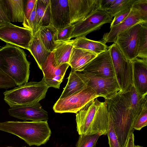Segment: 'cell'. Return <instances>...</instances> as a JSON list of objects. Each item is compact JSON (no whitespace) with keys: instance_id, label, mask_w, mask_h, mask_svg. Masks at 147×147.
I'll use <instances>...</instances> for the list:
<instances>
[{"instance_id":"4dcf8cb0","label":"cell","mask_w":147,"mask_h":147,"mask_svg":"<svg viewBox=\"0 0 147 147\" xmlns=\"http://www.w3.org/2000/svg\"><path fill=\"white\" fill-rule=\"evenodd\" d=\"M108 139L109 147H121L113 127L111 119L109 117L107 134Z\"/></svg>"},{"instance_id":"d6a6232c","label":"cell","mask_w":147,"mask_h":147,"mask_svg":"<svg viewBox=\"0 0 147 147\" xmlns=\"http://www.w3.org/2000/svg\"><path fill=\"white\" fill-rule=\"evenodd\" d=\"M131 7L138 11L144 19L147 21V0H135Z\"/></svg>"},{"instance_id":"603a6c76","label":"cell","mask_w":147,"mask_h":147,"mask_svg":"<svg viewBox=\"0 0 147 147\" xmlns=\"http://www.w3.org/2000/svg\"><path fill=\"white\" fill-rule=\"evenodd\" d=\"M28 51L36 61L40 69L51 53L45 47L37 33L33 36Z\"/></svg>"},{"instance_id":"f1b7e54d","label":"cell","mask_w":147,"mask_h":147,"mask_svg":"<svg viewBox=\"0 0 147 147\" xmlns=\"http://www.w3.org/2000/svg\"><path fill=\"white\" fill-rule=\"evenodd\" d=\"M100 136V134L80 135L76 147H96L97 141Z\"/></svg>"},{"instance_id":"1f68e13d","label":"cell","mask_w":147,"mask_h":147,"mask_svg":"<svg viewBox=\"0 0 147 147\" xmlns=\"http://www.w3.org/2000/svg\"><path fill=\"white\" fill-rule=\"evenodd\" d=\"M147 125V106L143 108L136 119L134 126V130L140 131Z\"/></svg>"},{"instance_id":"2e32d148","label":"cell","mask_w":147,"mask_h":147,"mask_svg":"<svg viewBox=\"0 0 147 147\" xmlns=\"http://www.w3.org/2000/svg\"><path fill=\"white\" fill-rule=\"evenodd\" d=\"M51 24L57 30L70 24L68 0H50Z\"/></svg>"},{"instance_id":"836d02e7","label":"cell","mask_w":147,"mask_h":147,"mask_svg":"<svg viewBox=\"0 0 147 147\" xmlns=\"http://www.w3.org/2000/svg\"><path fill=\"white\" fill-rule=\"evenodd\" d=\"M131 7L125 9L117 13L114 17L111 23L110 28L117 25L123 21L128 16Z\"/></svg>"},{"instance_id":"d590c367","label":"cell","mask_w":147,"mask_h":147,"mask_svg":"<svg viewBox=\"0 0 147 147\" xmlns=\"http://www.w3.org/2000/svg\"><path fill=\"white\" fill-rule=\"evenodd\" d=\"M37 0H26L24 13V20L22 25L25 28L27 22L33 10L36 2Z\"/></svg>"},{"instance_id":"484cf974","label":"cell","mask_w":147,"mask_h":147,"mask_svg":"<svg viewBox=\"0 0 147 147\" xmlns=\"http://www.w3.org/2000/svg\"><path fill=\"white\" fill-rule=\"evenodd\" d=\"M73 47V46L69 41L59 42L52 52L53 54L55 67H58L64 63H69Z\"/></svg>"},{"instance_id":"52a82bcc","label":"cell","mask_w":147,"mask_h":147,"mask_svg":"<svg viewBox=\"0 0 147 147\" xmlns=\"http://www.w3.org/2000/svg\"><path fill=\"white\" fill-rule=\"evenodd\" d=\"M95 92L87 86L79 92L63 98H59L53 106L57 113H76L91 100L97 98Z\"/></svg>"},{"instance_id":"4316f807","label":"cell","mask_w":147,"mask_h":147,"mask_svg":"<svg viewBox=\"0 0 147 147\" xmlns=\"http://www.w3.org/2000/svg\"><path fill=\"white\" fill-rule=\"evenodd\" d=\"M137 58L147 59V22L143 23L138 35Z\"/></svg>"},{"instance_id":"83f0119b","label":"cell","mask_w":147,"mask_h":147,"mask_svg":"<svg viewBox=\"0 0 147 147\" xmlns=\"http://www.w3.org/2000/svg\"><path fill=\"white\" fill-rule=\"evenodd\" d=\"M135 0H115L107 11L113 18L123 10L131 7Z\"/></svg>"},{"instance_id":"e575fe53","label":"cell","mask_w":147,"mask_h":147,"mask_svg":"<svg viewBox=\"0 0 147 147\" xmlns=\"http://www.w3.org/2000/svg\"><path fill=\"white\" fill-rule=\"evenodd\" d=\"M16 86L14 82L0 69V89H7Z\"/></svg>"},{"instance_id":"3957f363","label":"cell","mask_w":147,"mask_h":147,"mask_svg":"<svg viewBox=\"0 0 147 147\" xmlns=\"http://www.w3.org/2000/svg\"><path fill=\"white\" fill-rule=\"evenodd\" d=\"M20 47L7 44L0 49V69L14 82L16 86L28 82L30 63Z\"/></svg>"},{"instance_id":"cb8c5ba5","label":"cell","mask_w":147,"mask_h":147,"mask_svg":"<svg viewBox=\"0 0 147 147\" xmlns=\"http://www.w3.org/2000/svg\"><path fill=\"white\" fill-rule=\"evenodd\" d=\"M10 22H23L26 0H3Z\"/></svg>"},{"instance_id":"7a4b0ae2","label":"cell","mask_w":147,"mask_h":147,"mask_svg":"<svg viewBox=\"0 0 147 147\" xmlns=\"http://www.w3.org/2000/svg\"><path fill=\"white\" fill-rule=\"evenodd\" d=\"M76 114L77 131L79 135L107 134L110 115L105 102L94 99Z\"/></svg>"},{"instance_id":"7402d4cb","label":"cell","mask_w":147,"mask_h":147,"mask_svg":"<svg viewBox=\"0 0 147 147\" xmlns=\"http://www.w3.org/2000/svg\"><path fill=\"white\" fill-rule=\"evenodd\" d=\"M36 16L37 32L41 27L52 25L50 0H37Z\"/></svg>"},{"instance_id":"7bdbcfd3","label":"cell","mask_w":147,"mask_h":147,"mask_svg":"<svg viewBox=\"0 0 147 147\" xmlns=\"http://www.w3.org/2000/svg\"><path fill=\"white\" fill-rule=\"evenodd\" d=\"M7 147H9V146H7Z\"/></svg>"},{"instance_id":"30bf717a","label":"cell","mask_w":147,"mask_h":147,"mask_svg":"<svg viewBox=\"0 0 147 147\" xmlns=\"http://www.w3.org/2000/svg\"><path fill=\"white\" fill-rule=\"evenodd\" d=\"M143 23L136 24L119 34L115 42L126 58L130 61L137 58L139 32Z\"/></svg>"},{"instance_id":"ffe728a7","label":"cell","mask_w":147,"mask_h":147,"mask_svg":"<svg viewBox=\"0 0 147 147\" xmlns=\"http://www.w3.org/2000/svg\"><path fill=\"white\" fill-rule=\"evenodd\" d=\"M97 55L89 51L73 47L69 64L71 69L82 71L86 66Z\"/></svg>"},{"instance_id":"6da1fadb","label":"cell","mask_w":147,"mask_h":147,"mask_svg":"<svg viewBox=\"0 0 147 147\" xmlns=\"http://www.w3.org/2000/svg\"><path fill=\"white\" fill-rule=\"evenodd\" d=\"M105 102L120 145L125 147L134 131L136 119L147 106V95L140 94L132 84L127 90L119 91L105 98Z\"/></svg>"},{"instance_id":"8fae6325","label":"cell","mask_w":147,"mask_h":147,"mask_svg":"<svg viewBox=\"0 0 147 147\" xmlns=\"http://www.w3.org/2000/svg\"><path fill=\"white\" fill-rule=\"evenodd\" d=\"M82 71L102 78L115 77L109 49L98 55L86 66Z\"/></svg>"},{"instance_id":"ba28073f","label":"cell","mask_w":147,"mask_h":147,"mask_svg":"<svg viewBox=\"0 0 147 147\" xmlns=\"http://www.w3.org/2000/svg\"><path fill=\"white\" fill-rule=\"evenodd\" d=\"M113 19L107 11L96 9L85 19L73 24L74 28L70 38L86 37L88 34L99 30L104 24L111 23Z\"/></svg>"},{"instance_id":"5bb4252c","label":"cell","mask_w":147,"mask_h":147,"mask_svg":"<svg viewBox=\"0 0 147 147\" xmlns=\"http://www.w3.org/2000/svg\"><path fill=\"white\" fill-rule=\"evenodd\" d=\"M8 112L11 116L25 121H46L48 119L47 112L42 108L39 102L11 108Z\"/></svg>"},{"instance_id":"ee69618b","label":"cell","mask_w":147,"mask_h":147,"mask_svg":"<svg viewBox=\"0 0 147 147\" xmlns=\"http://www.w3.org/2000/svg\"><path fill=\"white\" fill-rule=\"evenodd\" d=\"M9 147H10V146H9Z\"/></svg>"},{"instance_id":"7c38bea8","label":"cell","mask_w":147,"mask_h":147,"mask_svg":"<svg viewBox=\"0 0 147 147\" xmlns=\"http://www.w3.org/2000/svg\"><path fill=\"white\" fill-rule=\"evenodd\" d=\"M83 72L88 79V86L94 90L98 97L108 98L121 91L115 77L102 78L87 72Z\"/></svg>"},{"instance_id":"f35d334b","label":"cell","mask_w":147,"mask_h":147,"mask_svg":"<svg viewBox=\"0 0 147 147\" xmlns=\"http://www.w3.org/2000/svg\"><path fill=\"white\" fill-rule=\"evenodd\" d=\"M115 0H98L97 9L107 11Z\"/></svg>"},{"instance_id":"9c48e42d","label":"cell","mask_w":147,"mask_h":147,"mask_svg":"<svg viewBox=\"0 0 147 147\" xmlns=\"http://www.w3.org/2000/svg\"><path fill=\"white\" fill-rule=\"evenodd\" d=\"M32 31L9 23L0 26V39L28 50L33 38Z\"/></svg>"},{"instance_id":"4fadbf2b","label":"cell","mask_w":147,"mask_h":147,"mask_svg":"<svg viewBox=\"0 0 147 147\" xmlns=\"http://www.w3.org/2000/svg\"><path fill=\"white\" fill-rule=\"evenodd\" d=\"M69 66V63H66L58 67H55L53 53H51L42 65L41 70L43 74V78L49 88H59L60 84Z\"/></svg>"},{"instance_id":"60d3db41","label":"cell","mask_w":147,"mask_h":147,"mask_svg":"<svg viewBox=\"0 0 147 147\" xmlns=\"http://www.w3.org/2000/svg\"><path fill=\"white\" fill-rule=\"evenodd\" d=\"M134 147H144L143 146H141L139 145H135Z\"/></svg>"},{"instance_id":"e0dca14e","label":"cell","mask_w":147,"mask_h":147,"mask_svg":"<svg viewBox=\"0 0 147 147\" xmlns=\"http://www.w3.org/2000/svg\"><path fill=\"white\" fill-rule=\"evenodd\" d=\"M147 22L138 11L131 7L127 17L122 22L110 28L109 32L105 33L102 41L105 44L108 42L115 43L117 35L128 28L139 23Z\"/></svg>"},{"instance_id":"9a60e30c","label":"cell","mask_w":147,"mask_h":147,"mask_svg":"<svg viewBox=\"0 0 147 147\" xmlns=\"http://www.w3.org/2000/svg\"><path fill=\"white\" fill-rule=\"evenodd\" d=\"M70 24L85 19L97 9L98 0H68Z\"/></svg>"},{"instance_id":"277c9868","label":"cell","mask_w":147,"mask_h":147,"mask_svg":"<svg viewBox=\"0 0 147 147\" xmlns=\"http://www.w3.org/2000/svg\"><path fill=\"white\" fill-rule=\"evenodd\" d=\"M0 131L17 136L30 146L45 144L51 134L47 120L0 122Z\"/></svg>"},{"instance_id":"74e56055","label":"cell","mask_w":147,"mask_h":147,"mask_svg":"<svg viewBox=\"0 0 147 147\" xmlns=\"http://www.w3.org/2000/svg\"><path fill=\"white\" fill-rule=\"evenodd\" d=\"M10 22L3 0H0V26Z\"/></svg>"},{"instance_id":"44dd1931","label":"cell","mask_w":147,"mask_h":147,"mask_svg":"<svg viewBox=\"0 0 147 147\" xmlns=\"http://www.w3.org/2000/svg\"><path fill=\"white\" fill-rule=\"evenodd\" d=\"M69 41L75 48L89 51L97 55L106 51L109 48L101 40H93L84 36L78 37Z\"/></svg>"},{"instance_id":"ab89813d","label":"cell","mask_w":147,"mask_h":147,"mask_svg":"<svg viewBox=\"0 0 147 147\" xmlns=\"http://www.w3.org/2000/svg\"><path fill=\"white\" fill-rule=\"evenodd\" d=\"M134 136L132 133L129 137L125 147H134Z\"/></svg>"},{"instance_id":"5b68a950","label":"cell","mask_w":147,"mask_h":147,"mask_svg":"<svg viewBox=\"0 0 147 147\" xmlns=\"http://www.w3.org/2000/svg\"><path fill=\"white\" fill-rule=\"evenodd\" d=\"M49 87L43 78L40 82H30L3 93L4 100L10 108L38 102L45 98Z\"/></svg>"},{"instance_id":"f546056e","label":"cell","mask_w":147,"mask_h":147,"mask_svg":"<svg viewBox=\"0 0 147 147\" xmlns=\"http://www.w3.org/2000/svg\"><path fill=\"white\" fill-rule=\"evenodd\" d=\"M74 28V26L73 24L57 30L56 37V42H66L70 40L71 36Z\"/></svg>"},{"instance_id":"8d00e7d4","label":"cell","mask_w":147,"mask_h":147,"mask_svg":"<svg viewBox=\"0 0 147 147\" xmlns=\"http://www.w3.org/2000/svg\"><path fill=\"white\" fill-rule=\"evenodd\" d=\"M37 1V0L36 2L33 10L29 17L25 27V28L29 29L32 31L33 36L37 33L36 31V16Z\"/></svg>"},{"instance_id":"8992f818","label":"cell","mask_w":147,"mask_h":147,"mask_svg":"<svg viewBox=\"0 0 147 147\" xmlns=\"http://www.w3.org/2000/svg\"><path fill=\"white\" fill-rule=\"evenodd\" d=\"M115 74L121 91H126L132 84V66L131 61L127 59L117 44L109 46Z\"/></svg>"},{"instance_id":"d6986e66","label":"cell","mask_w":147,"mask_h":147,"mask_svg":"<svg viewBox=\"0 0 147 147\" xmlns=\"http://www.w3.org/2000/svg\"><path fill=\"white\" fill-rule=\"evenodd\" d=\"M67 84L59 98H66L80 91L88 86V79L83 73L71 69Z\"/></svg>"},{"instance_id":"b9f144b4","label":"cell","mask_w":147,"mask_h":147,"mask_svg":"<svg viewBox=\"0 0 147 147\" xmlns=\"http://www.w3.org/2000/svg\"><path fill=\"white\" fill-rule=\"evenodd\" d=\"M26 147V146H23V147Z\"/></svg>"},{"instance_id":"ac0fdd59","label":"cell","mask_w":147,"mask_h":147,"mask_svg":"<svg viewBox=\"0 0 147 147\" xmlns=\"http://www.w3.org/2000/svg\"><path fill=\"white\" fill-rule=\"evenodd\" d=\"M131 61L132 84L140 94L147 95V59L136 58Z\"/></svg>"},{"instance_id":"d4e9b609","label":"cell","mask_w":147,"mask_h":147,"mask_svg":"<svg viewBox=\"0 0 147 147\" xmlns=\"http://www.w3.org/2000/svg\"><path fill=\"white\" fill-rule=\"evenodd\" d=\"M57 30L52 25L41 27L37 33L41 42L50 52L52 53L59 42L56 41Z\"/></svg>"}]
</instances>
